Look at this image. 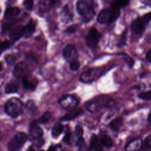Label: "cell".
<instances>
[{
    "instance_id": "cell-1",
    "label": "cell",
    "mask_w": 151,
    "mask_h": 151,
    "mask_svg": "<svg viewBox=\"0 0 151 151\" xmlns=\"http://www.w3.org/2000/svg\"><path fill=\"white\" fill-rule=\"evenodd\" d=\"M78 13L83 18L85 22L91 20L95 15L93 2L91 1H79L76 5Z\"/></svg>"
},
{
    "instance_id": "cell-2",
    "label": "cell",
    "mask_w": 151,
    "mask_h": 151,
    "mask_svg": "<svg viewBox=\"0 0 151 151\" xmlns=\"http://www.w3.org/2000/svg\"><path fill=\"white\" fill-rule=\"evenodd\" d=\"M120 15V9L111 6L103 9L97 16V22L100 24H108L114 21Z\"/></svg>"
},
{
    "instance_id": "cell-3",
    "label": "cell",
    "mask_w": 151,
    "mask_h": 151,
    "mask_svg": "<svg viewBox=\"0 0 151 151\" xmlns=\"http://www.w3.org/2000/svg\"><path fill=\"white\" fill-rule=\"evenodd\" d=\"M5 110L9 116L17 117L22 113V103L18 98H11L7 101L5 105Z\"/></svg>"
},
{
    "instance_id": "cell-4",
    "label": "cell",
    "mask_w": 151,
    "mask_h": 151,
    "mask_svg": "<svg viewBox=\"0 0 151 151\" xmlns=\"http://www.w3.org/2000/svg\"><path fill=\"white\" fill-rule=\"evenodd\" d=\"M114 104V101L112 99L103 97L98 99L88 101L86 106L87 109L91 113L99 111L103 107H110Z\"/></svg>"
},
{
    "instance_id": "cell-5",
    "label": "cell",
    "mask_w": 151,
    "mask_h": 151,
    "mask_svg": "<svg viewBox=\"0 0 151 151\" xmlns=\"http://www.w3.org/2000/svg\"><path fill=\"white\" fill-rule=\"evenodd\" d=\"M28 138L24 132H18L10 140L8 145L9 151H19Z\"/></svg>"
},
{
    "instance_id": "cell-6",
    "label": "cell",
    "mask_w": 151,
    "mask_h": 151,
    "mask_svg": "<svg viewBox=\"0 0 151 151\" xmlns=\"http://www.w3.org/2000/svg\"><path fill=\"white\" fill-rule=\"evenodd\" d=\"M59 103L63 109L66 110H72L78 105V100L74 96L67 94L60 98Z\"/></svg>"
},
{
    "instance_id": "cell-7",
    "label": "cell",
    "mask_w": 151,
    "mask_h": 151,
    "mask_svg": "<svg viewBox=\"0 0 151 151\" xmlns=\"http://www.w3.org/2000/svg\"><path fill=\"white\" fill-rule=\"evenodd\" d=\"M100 34L98 30L94 28H91L88 32L86 37V42L90 48H94L97 45L100 40Z\"/></svg>"
},
{
    "instance_id": "cell-8",
    "label": "cell",
    "mask_w": 151,
    "mask_h": 151,
    "mask_svg": "<svg viewBox=\"0 0 151 151\" xmlns=\"http://www.w3.org/2000/svg\"><path fill=\"white\" fill-rule=\"evenodd\" d=\"M149 22L144 18V17H139L134 19L131 24V29L133 33L137 35H140L145 28L146 25Z\"/></svg>"
},
{
    "instance_id": "cell-9",
    "label": "cell",
    "mask_w": 151,
    "mask_h": 151,
    "mask_svg": "<svg viewBox=\"0 0 151 151\" xmlns=\"http://www.w3.org/2000/svg\"><path fill=\"white\" fill-rule=\"evenodd\" d=\"M63 54L65 60L70 62V63L77 59V52L76 48L72 45H67L65 46L63 49Z\"/></svg>"
},
{
    "instance_id": "cell-10",
    "label": "cell",
    "mask_w": 151,
    "mask_h": 151,
    "mask_svg": "<svg viewBox=\"0 0 151 151\" xmlns=\"http://www.w3.org/2000/svg\"><path fill=\"white\" fill-rule=\"evenodd\" d=\"M143 141L140 138H136L130 140L124 147L125 151H139L142 149Z\"/></svg>"
},
{
    "instance_id": "cell-11",
    "label": "cell",
    "mask_w": 151,
    "mask_h": 151,
    "mask_svg": "<svg viewBox=\"0 0 151 151\" xmlns=\"http://www.w3.org/2000/svg\"><path fill=\"white\" fill-rule=\"evenodd\" d=\"M97 71L94 68H89L84 71L80 76V79L83 83H90L93 81L96 76Z\"/></svg>"
},
{
    "instance_id": "cell-12",
    "label": "cell",
    "mask_w": 151,
    "mask_h": 151,
    "mask_svg": "<svg viewBox=\"0 0 151 151\" xmlns=\"http://www.w3.org/2000/svg\"><path fill=\"white\" fill-rule=\"evenodd\" d=\"M29 133L31 139H38L42 136L43 131L36 123H32L29 126Z\"/></svg>"
},
{
    "instance_id": "cell-13",
    "label": "cell",
    "mask_w": 151,
    "mask_h": 151,
    "mask_svg": "<svg viewBox=\"0 0 151 151\" xmlns=\"http://www.w3.org/2000/svg\"><path fill=\"white\" fill-rule=\"evenodd\" d=\"M28 66L27 64L24 62L19 63L16 65L14 70V76L15 77H24V74L28 71Z\"/></svg>"
},
{
    "instance_id": "cell-14",
    "label": "cell",
    "mask_w": 151,
    "mask_h": 151,
    "mask_svg": "<svg viewBox=\"0 0 151 151\" xmlns=\"http://www.w3.org/2000/svg\"><path fill=\"white\" fill-rule=\"evenodd\" d=\"M24 27L23 26L19 25L13 28L9 33V37L11 40L15 41L24 36Z\"/></svg>"
},
{
    "instance_id": "cell-15",
    "label": "cell",
    "mask_w": 151,
    "mask_h": 151,
    "mask_svg": "<svg viewBox=\"0 0 151 151\" xmlns=\"http://www.w3.org/2000/svg\"><path fill=\"white\" fill-rule=\"evenodd\" d=\"M20 9L18 7L8 8L4 14V18L6 20H11L19 15Z\"/></svg>"
},
{
    "instance_id": "cell-16",
    "label": "cell",
    "mask_w": 151,
    "mask_h": 151,
    "mask_svg": "<svg viewBox=\"0 0 151 151\" xmlns=\"http://www.w3.org/2000/svg\"><path fill=\"white\" fill-rule=\"evenodd\" d=\"M102 148L103 146L100 142V139H99L98 137L95 134H93L90 138L89 150L96 151Z\"/></svg>"
},
{
    "instance_id": "cell-17",
    "label": "cell",
    "mask_w": 151,
    "mask_h": 151,
    "mask_svg": "<svg viewBox=\"0 0 151 151\" xmlns=\"http://www.w3.org/2000/svg\"><path fill=\"white\" fill-rule=\"evenodd\" d=\"M35 23L32 19H30L27 24L24 28V37L25 38H28L35 31Z\"/></svg>"
},
{
    "instance_id": "cell-18",
    "label": "cell",
    "mask_w": 151,
    "mask_h": 151,
    "mask_svg": "<svg viewBox=\"0 0 151 151\" xmlns=\"http://www.w3.org/2000/svg\"><path fill=\"white\" fill-rule=\"evenodd\" d=\"M18 82L16 80H12L9 81L5 86V93L7 94L14 93L17 91L18 88Z\"/></svg>"
},
{
    "instance_id": "cell-19",
    "label": "cell",
    "mask_w": 151,
    "mask_h": 151,
    "mask_svg": "<svg viewBox=\"0 0 151 151\" xmlns=\"http://www.w3.org/2000/svg\"><path fill=\"white\" fill-rule=\"evenodd\" d=\"M123 122V121L122 118H116L110 122L109 127L113 131L117 132L122 126Z\"/></svg>"
},
{
    "instance_id": "cell-20",
    "label": "cell",
    "mask_w": 151,
    "mask_h": 151,
    "mask_svg": "<svg viewBox=\"0 0 151 151\" xmlns=\"http://www.w3.org/2000/svg\"><path fill=\"white\" fill-rule=\"evenodd\" d=\"M61 18L63 22L68 23L72 19V15L70 13L68 6H65L61 12Z\"/></svg>"
},
{
    "instance_id": "cell-21",
    "label": "cell",
    "mask_w": 151,
    "mask_h": 151,
    "mask_svg": "<svg viewBox=\"0 0 151 151\" xmlns=\"http://www.w3.org/2000/svg\"><path fill=\"white\" fill-rule=\"evenodd\" d=\"M100 140L102 146L106 148L110 149L113 146V142L112 139L107 134L103 135Z\"/></svg>"
},
{
    "instance_id": "cell-22",
    "label": "cell",
    "mask_w": 151,
    "mask_h": 151,
    "mask_svg": "<svg viewBox=\"0 0 151 151\" xmlns=\"http://www.w3.org/2000/svg\"><path fill=\"white\" fill-rule=\"evenodd\" d=\"M83 113V111L81 109H76L74 110L71 111L69 113L65 114L64 116H63L61 119L62 120H71L72 119H75L77 116H78L80 114H81Z\"/></svg>"
},
{
    "instance_id": "cell-23",
    "label": "cell",
    "mask_w": 151,
    "mask_h": 151,
    "mask_svg": "<svg viewBox=\"0 0 151 151\" xmlns=\"http://www.w3.org/2000/svg\"><path fill=\"white\" fill-rule=\"evenodd\" d=\"M54 2L52 1H41L39 3V10L42 12H46L49 10Z\"/></svg>"
},
{
    "instance_id": "cell-24",
    "label": "cell",
    "mask_w": 151,
    "mask_h": 151,
    "mask_svg": "<svg viewBox=\"0 0 151 151\" xmlns=\"http://www.w3.org/2000/svg\"><path fill=\"white\" fill-rule=\"evenodd\" d=\"M63 126L60 123L55 124L51 130V134L54 137H58L63 131Z\"/></svg>"
},
{
    "instance_id": "cell-25",
    "label": "cell",
    "mask_w": 151,
    "mask_h": 151,
    "mask_svg": "<svg viewBox=\"0 0 151 151\" xmlns=\"http://www.w3.org/2000/svg\"><path fill=\"white\" fill-rule=\"evenodd\" d=\"M22 83L24 88L27 90H34L35 88V84L32 81H30L26 76L22 77Z\"/></svg>"
},
{
    "instance_id": "cell-26",
    "label": "cell",
    "mask_w": 151,
    "mask_h": 151,
    "mask_svg": "<svg viewBox=\"0 0 151 151\" xmlns=\"http://www.w3.org/2000/svg\"><path fill=\"white\" fill-rule=\"evenodd\" d=\"M142 150L143 151H151V135L146 137L143 141Z\"/></svg>"
},
{
    "instance_id": "cell-27",
    "label": "cell",
    "mask_w": 151,
    "mask_h": 151,
    "mask_svg": "<svg viewBox=\"0 0 151 151\" xmlns=\"http://www.w3.org/2000/svg\"><path fill=\"white\" fill-rule=\"evenodd\" d=\"M77 145L78 146V151H88L85 140L83 137L78 139L77 141Z\"/></svg>"
},
{
    "instance_id": "cell-28",
    "label": "cell",
    "mask_w": 151,
    "mask_h": 151,
    "mask_svg": "<svg viewBox=\"0 0 151 151\" xmlns=\"http://www.w3.org/2000/svg\"><path fill=\"white\" fill-rule=\"evenodd\" d=\"M26 109L30 114L34 113L37 110L36 106L35 105L34 102L32 100H29L27 101L26 103Z\"/></svg>"
},
{
    "instance_id": "cell-29",
    "label": "cell",
    "mask_w": 151,
    "mask_h": 151,
    "mask_svg": "<svg viewBox=\"0 0 151 151\" xmlns=\"http://www.w3.org/2000/svg\"><path fill=\"white\" fill-rule=\"evenodd\" d=\"M129 3V1H115L111 3V5L115 6L119 9H120L121 8L126 6Z\"/></svg>"
},
{
    "instance_id": "cell-30",
    "label": "cell",
    "mask_w": 151,
    "mask_h": 151,
    "mask_svg": "<svg viewBox=\"0 0 151 151\" xmlns=\"http://www.w3.org/2000/svg\"><path fill=\"white\" fill-rule=\"evenodd\" d=\"M50 117H51L50 113L48 112V111H46V112H45V113L43 114V115L39 119L38 122H39V123H42V124L46 123L49 120V119H50Z\"/></svg>"
},
{
    "instance_id": "cell-31",
    "label": "cell",
    "mask_w": 151,
    "mask_h": 151,
    "mask_svg": "<svg viewBox=\"0 0 151 151\" xmlns=\"http://www.w3.org/2000/svg\"><path fill=\"white\" fill-rule=\"evenodd\" d=\"M120 55H122V57H123V60L125 61L127 65L130 68L133 67V65L134 64V61L133 58H132L130 57H129L126 54H122Z\"/></svg>"
},
{
    "instance_id": "cell-32",
    "label": "cell",
    "mask_w": 151,
    "mask_h": 151,
    "mask_svg": "<svg viewBox=\"0 0 151 151\" xmlns=\"http://www.w3.org/2000/svg\"><path fill=\"white\" fill-rule=\"evenodd\" d=\"M139 97L145 100H151V90L140 93L139 94Z\"/></svg>"
},
{
    "instance_id": "cell-33",
    "label": "cell",
    "mask_w": 151,
    "mask_h": 151,
    "mask_svg": "<svg viewBox=\"0 0 151 151\" xmlns=\"http://www.w3.org/2000/svg\"><path fill=\"white\" fill-rule=\"evenodd\" d=\"M75 135L76 136L78 139L80 137H82V136L83 134V127L80 125H77L75 128Z\"/></svg>"
},
{
    "instance_id": "cell-34",
    "label": "cell",
    "mask_w": 151,
    "mask_h": 151,
    "mask_svg": "<svg viewBox=\"0 0 151 151\" xmlns=\"http://www.w3.org/2000/svg\"><path fill=\"white\" fill-rule=\"evenodd\" d=\"M23 5L26 9L28 11H31L33 7V1L31 0L24 1L23 2Z\"/></svg>"
},
{
    "instance_id": "cell-35",
    "label": "cell",
    "mask_w": 151,
    "mask_h": 151,
    "mask_svg": "<svg viewBox=\"0 0 151 151\" xmlns=\"http://www.w3.org/2000/svg\"><path fill=\"white\" fill-rule=\"evenodd\" d=\"M80 63L77 60L75 61H72L70 63V68L73 71H76L80 67Z\"/></svg>"
},
{
    "instance_id": "cell-36",
    "label": "cell",
    "mask_w": 151,
    "mask_h": 151,
    "mask_svg": "<svg viewBox=\"0 0 151 151\" xmlns=\"http://www.w3.org/2000/svg\"><path fill=\"white\" fill-rule=\"evenodd\" d=\"M11 45V44L8 41H3V42H0V51H4L9 47Z\"/></svg>"
},
{
    "instance_id": "cell-37",
    "label": "cell",
    "mask_w": 151,
    "mask_h": 151,
    "mask_svg": "<svg viewBox=\"0 0 151 151\" xmlns=\"http://www.w3.org/2000/svg\"><path fill=\"white\" fill-rule=\"evenodd\" d=\"M71 133L70 130L67 129V130L65 134V136L63 137V141L67 143H69L70 141V139H71Z\"/></svg>"
},
{
    "instance_id": "cell-38",
    "label": "cell",
    "mask_w": 151,
    "mask_h": 151,
    "mask_svg": "<svg viewBox=\"0 0 151 151\" xmlns=\"http://www.w3.org/2000/svg\"><path fill=\"white\" fill-rule=\"evenodd\" d=\"M5 59H6V63L8 64H13L14 62L15 61V56L12 55V54H9V55H6Z\"/></svg>"
},
{
    "instance_id": "cell-39",
    "label": "cell",
    "mask_w": 151,
    "mask_h": 151,
    "mask_svg": "<svg viewBox=\"0 0 151 151\" xmlns=\"http://www.w3.org/2000/svg\"><path fill=\"white\" fill-rule=\"evenodd\" d=\"M126 35H125V34L123 33L122 35V37H120V41H119V43H118V46L119 47H121V46H123L125 43H126Z\"/></svg>"
},
{
    "instance_id": "cell-40",
    "label": "cell",
    "mask_w": 151,
    "mask_h": 151,
    "mask_svg": "<svg viewBox=\"0 0 151 151\" xmlns=\"http://www.w3.org/2000/svg\"><path fill=\"white\" fill-rule=\"evenodd\" d=\"M77 29V27L76 25H71L70 27H69L67 30L65 31V32H68V33H71V32H74Z\"/></svg>"
},
{
    "instance_id": "cell-41",
    "label": "cell",
    "mask_w": 151,
    "mask_h": 151,
    "mask_svg": "<svg viewBox=\"0 0 151 151\" xmlns=\"http://www.w3.org/2000/svg\"><path fill=\"white\" fill-rule=\"evenodd\" d=\"M44 143V140L42 139H38L37 142L35 143V145L37 147H41Z\"/></svg>"
},
{
    "instance_id": "cell-42",
    "label": "cell",
    "mask_w": 151,
    "mask_h": 151,
    "mask_svg": "<svg viewBox=\"0 0 151 151\" xmlns=\"http://www.w3.org/2000/svg\"><path fill=\"white\" fill-rule=\"evenodd\" d=\"M146 58L147 59V60L149 62H151V48L150 49L147 51L146 55Z\"/></svg>"
},
{
    "instance_id": "cell-43",
    "label": "cell",
    "mask_w": 151,
    "mask_h": 151,
    "mask_svg": "<svg viewBox=\"0 0 151 151\" xmlns=\"http://www.w3.org/2000/svg\"><path fill=\"white\" fill-rule=\"evenodd\" d=\"M56 150H57V147L55 146H51L49 148H48V150L47 151H56Z\"/></svg>"
},
{
    "instance_id": "cell-44",
    "label": "cell",
    "mask_w": 151,
    "mask_h": 151,
    "mask_svg": "<svg viewBox=\"0 0 151 151\" xmlns=\"http://www.w3.org/2000/svg\"><path fill=\"white\" fill-rule=\"evenodd\" d=\"M147 120L149 122V123L151 124V111L149 113L148 116H147Z\"/></svg>"
},
{
    "instance_id": "cell-45",
    "label": "cell",
    "mask_w": 151,
    "mask_h": 151,
    "mask_svg": "<svg viewBox=\"0 0 151 151\" xmlns=\"http://www.w3.org/2000/svg\"><path fill=\"white\" fill-rule=\"evenodd\" d=\"M27 151H35V150L33 148H32V147H29V149Z\"/></svg>"
},
{
    "instance_id": "cell-46",
    "label": "cell",
    "mask_w": 151,
    "mask_h": 151,
    "mask_svg": "<svg viewBox=\"0 0 151 151\" xmlns=\"http://www.w3.org/2000/svg\"><path fill=\"white\" fill-rule=\"evenodd\" d=\"M96 151H104V150H103V148H102V149H99V150H96Z\"/></svg>"
},
{
    "instance_id": "cell-47",
    "label": "cell",
    "mask_w": 151,
    "mask_h": 151,
    "mask_svg": "<svg viewBox=\"0 0 151 151\" xmlns=\"http://www.w3.org/2000/svg\"><path fill=\"white\" fill-rule=\"evenodd\" d=\"M2 65H1V64L0 63V71H1V70H2Z\"/></svg>"
},
{
    "instance_id": "cell-48",
    "label": "cell",
    "mask_w": 151,
    "mask_h": 151,
    "mask_svg": "<svg viewBox=\"0 0 151 151\" xmlns=\"http://www.w3.org/2000/svg\"><path fill=\"white\" fill-rule=\"evenodd\" d=\"M0 13H1V9H0Z\"/></svg>"
}]
</instances>
